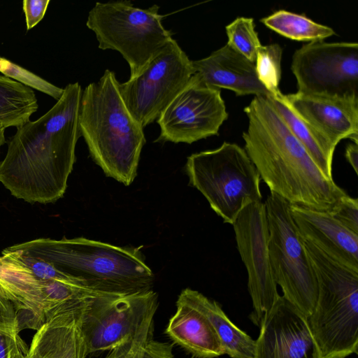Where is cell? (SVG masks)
Listing matches in <instances>:
<instances>
[{
    "label": "cell",
    "mask_w": 358,
    "mask_h": 358,
    "mask_svg": "<svg viewBox=\"0 0 358 358\" xmlns=\"http://www.w3.org/2000/svg\"><path fill=\"white\" fill-rule=\"evenodd\" d=\"M83 90L69 83L57 103L17 128L0 162V183L17 199L47 204L61 199L76 162Z\"/></svg>",
    "instance_id": "6da1fadb"
},
{
    "label": "cell",
    "mask_w": 358,
    "mask_h": 358,
    "mask_svg": "<svg viewBox=\"0 0 358 358\" xmlns=\"http://www.w3.org/2000/svg\"><path fill=\"white\" fill-rule=\"evenodd\" d=\"M244 112V149L270 193L290 204L324 211L348 194L322 173L266 96H255Z\"/></svg>",
    "instance_id": "7a4b0ae2"
},
{
    "label": "cell",
    "mask_w": 358,
    "mask_h": 358,
    "mask_svg": "<svg viewBox=\"0 0 358 358\" xmlns=\"http://www.w3.org/2000/svg\"><path fill=\"white\" fill-rule=\"evenodd\" d=\"M39 258L92 291L129 295L152 289L155 275L138 248L85 238H41L8 247Z\"/></svg>",
    "instance_id": "3957f363"
},
{
    "label": "cell",
    "mask_w": 358,
    "mask_h": 358,
    "mask_svg": "<svg viewBox=\"0 0 358 358\" xmlns=\"http://www.w3.org/2000/svg\"><path fill=\"white\" fill-rule=\"evenodd\" d=\"M119 83L115 72L106 69L83 90L79 126L96 164L127 186L136 176L145 138L120 95Z\"/></svg>",
    "instance_id": "277c9868"
},
{
    "label": "cell",
    "mask_w": 358,
    "mask_h": 358,
    "mask_svg": "<svg viewBox=\"0 0 358 358\" xmlns=\"http://www.w3.org/2000/svg\"><path fill=\"white\" fill-rule=\"evenodd\" d=\"M303 241L318 286L315 308L307 317L322 358L358 352V271L346 267Z\"/></svg>",
    "instance_id": "5b68a950"
},
{
    "label": "cell",
    "mask_w": 358,
    "mask_h": 358,
    "mask_svg": "<svg viewBox=\"0 0 358 358\" xmlns=\"http://www.w3.org/2000/svg\"><path fill=\"white\" fill-rule=\"evenodd\" d=\"M189 185L206 199L224 223L232 224L248 204L261 201L260 176L244 148L224 142L219 148L189 156Z\"/></svg>",
    "instance_id": "8992f818"
},
{
    "label": "cell",
    "mask_w": 358,
    "mask_h": 358,
    "mask_svg": "<svg viewBox=\"0 0 358 358\" xmlns=\"http://www.w3.org/2000/svg\"><path fill=\"white\" fill-rule=\"evenodd\" d=\"M156 4L141 8L130 1L96 2L86 25L94 33L100 49L121 54L129 64V78H134L173 38Z\"/></svg>",
    "instance_id": "52a82bcc"
},
{
    "label": "cell",
    "mask_w": 358,
    "mask_h": 358,
    "mask_svg": "<svg viewBox=\"0 0 358 358\" xmlns=\"http://www.w3.org/2000/svg\"><path fill=\"white\" fill-rule=\"evenodd\" d=\"M269 231L268 252L282 296L308 317L318 294L317 278L290 213V203L270 193L265 202Z\"/></svg>",
    "instance_id": "ba28073f"
},
{
    "label": "cell",
    "mask_w": 358,
    "mask_h": 358,
    "mask_svg": "<svg viewBox=\"0 0 358 358\" xmlns=\"http://www.w3.org/2000/svg\"><path fill=\"white\" fill-rule=\"evenodd\" d=\"M194 74L192 60L172 38L138 76L119 83L130 113L144 129L164 110Z\"/></svg>",
    "instance_id": "9c48e42d"
},
{
    "label": "cell",
    "mask_w": 358,
    "mask_h": 358,
    "mask_svg": "<svg viewBox=\"0 0 358 358\" xmlns=\"http://www.w3.org/2000/svg\"><path fill=\"white\" fill-rule=\"evenodd\" d=\"M158 307L153 290L129 295L103 294L91 299L82 311L79 328L87 355L110 350L136 336Z\"/></svg>",
    "instance_id": "30bf717a"
},
{
    "label": "cell",
    "mask_w": 358,
    "mask_h": 358,
    "mask_svg": "<svg viewBox=\"0 0 358 358\" xmlns=\"http://www.w3.org/2000/svg\"><path fill=\"white\" fill-rule=\"evenodd\" d=\"M291 70L299 93L358 99L357 43H308L294 52Z\"/></svg>",
    "instance_id": "8fae6325"
},
{
    "label": "cell",
    "mask_w": 358,
    "mask_h": 358,
    "mask_svg": "<svg viewBox=\"0 0 358 358\" xmlns=\"http://www.w3.org/2000/svg\"><path fill=\"white\" fill-rule=\"evenodd\" d=\"M227 118L220 90L194 74L157 120L160 134L155 142L191 144L217 136Z\"/></svg>",
    "instance_id": "7c38bea8"
},
{
    "label": "cell",
    "mask_w": 358,
    "mask_h": 358,
    "mask_svg": "<svg viewBox=\"0 0 358 358\" xmlns=\"http://www.w3.org/2000/svg\"><path fill=\"white\" fill-rule=\"evenodd\" d=\"M235 239L248 273V288L258 326L280 296L275 281L268 252L269 231L265 203L246 206L233 224Z\"/></svg>",
    "instance_id": "4fadbf2b"
},
{
    "label": "cell",
    "mask_w": 358,
    "mask_h": 358,
    "mask_svg": "<svg viewBox=\"0 0 358 358\" xmlns=\"http://www.w3.org/2000/svg\"><path fill=\"white\" fill-rule=\"evenodd\" d=\"M259 327L255 358H322L307 317L282 296Z\"/></svg>",
    "instance_id": "5bb4252c"
},
{
    "label": "cell",
    "mask_w": 358,
    "mask_h": 358,
    "mask_svg": "<svg viewBox=\"0 0 358 358\" xmlns=\"http://www.w3.org/2000/svg\"><path fill=\"white\" fill-rule=\"evenodd\" d=\"M289 106L334 146L344 138L358 144V99L299 92L285 94Z\"/></svg>",
    "instance_id": "9a60e30c"
},
{
    "label": "cell",
    "mask_w": 358,
    "mask_h": 358,
    "mask_svg": "<svg viewBox=\"0 0 358 358\" xmlns=\"http://www.w3.org/2000/svg\"><path fill=\"white\" fill-rule=\"evenodd\" d=\"M290 213L301 239L334 261L358 271V234L328 211L290 204Z\"/></svg>",
    "instance_id": "2e32d148"
},
{
    "label": "cell",
    "mask_w": 358,
    "mask_h": 358,
    "mask_svg": "<svg viewBox=\"0 0 358 358\" xmlns=\"http://www.w3.org/2000/svg\"><path fill=\"white\" fill-rule=\"evenodd\" d=\"M192 63L194 74L208 86L233 91L236 96L270 94L258 79L255 64L227 44Z\"/></svg>",
    "instance_id": "e0dca14e"
},
{
    "label": "cell",
    "mask_w": 358,
    "mask_h": 358,
    "mask_svg": "<svg viewBox=\"0 0 358 358\" xmlns=\"http://www.w3.org/2000/svg\"><path fill=\"white\" fill-rule=\"evenodd\" d=\"M0 286L17 312L18 331L38 330L45 322L39 280L12 252L0 256Z\"/></svg>",
    "instance_id": "ac0fdd59"
},
{
    "label": "cell",
    "mask_w": 358,
    "mask_h": 358,
    "mask_svg": "<svg viewBox=\"0 0 358 358\" xmlns=\"http://www.w3.org/2000/svg\"><path fill=\"white\" fill-rule=\"evenodd\" d=\"M176 307L165 331L174 343L196 358H215L224 355L213 327L200 311L178 298Z\"/></svg>",
    "instance_id": "d6986e66"
},
{
    "label": "cell",
    "mask_w": 358,
    "mask_h": 358,
    "mask_svg": "<svg viewBox=\"0 0 358 358\" xmlns=\"http://www.w3.org/2000/svg\"><path fill=\"white\" fill-rule=\"evenodd\" d=\"M178 299L197 309L208 319L224 354L231 358H255V341L230 320L217 302L190 288L183 289Z\"/></svg>",
    "instance_id": "ffe728a7"
},
{
    "label": "cell",
    "mask_w": 358,
    "mask_h": 358,
    "mask_svg": "<svg viewBox=\"0 0 358 358\" xmlns=\"http://www.w3.org/2000/svg\"><path fill=\"white\" fill-rule=\"evenodd\" d=\"M292 134L306 149L322 173L332 178V162L336 147L301 117L288 104L280 91L266 96Z\"/></svg>",
    "instance_id": "44dd1931"
},
{
    "label": "cell",
    "mask_w": 358,
    "mask_h": 358,
    "mask_svg": "<svg viewBox=\"0 0 358 358\" xmlns=\"http://www.w3.org/2000/svg\"><path fill=\"white\" fill-rule=\"evenodd\" d=\"M38 104L34 91L0 75V128H18L30 120Z\"/></svg>",
    "instance_id": "7402d4cb"
},
{
    "label": "cell",
    "mask_w": 358,
    "mask_h": 358,
    "mask_svg": "<svg viewBox=\"0 0 358 358\" xmlns=\"http://www.w3.org/2000/svg\"><path fill=\"white\" fill-rule=\"evenodd\" d=\"M89 301L76 309L46 321L36 330L26 358H60L71 325Z\"/></svg>",
    "instance_id": "603a6c76"
},
{
    "label": "cell",
    "mask_w": 358,
    "mask_h": 358,
    "mask_svg": "<svg viewBox=\"0 0 358 358\" xmlns=\"http://www.w3.org/2000/svg\"><path fill=\"white\" fill-rule=\"evenodd\" d=\"M45 322L53 317L76 309L92 298L103 295L69 280H39Z\"/></svg>",
    "instance_id": "cb8c5ba5"
},
{
    "label": "cell",
    "mask_w": 358,
    "mask_h": 358,
    "mask_svg": "<svg viewBox=\"0 0 358 358\" xmlns=\"http://www.w3.org/2000/svg\"><path fill=\"white\" fill-rule=\"evenodd\" d=\"M260 22L276 33L298 41H324L335 34L334 29L328 26L285 10H278L262 18Z\"/></svg>",
    "instance_id": "d4e9b609"
},
{
    "label": "cell",
    "mask_w": 358,
    "mask_h": 358,
    "mask_svg": "<svg viewBox=\"0 0 358 358\" xmlns=\"http://www.w3.org/2000/svg\"><path fill=\"white\" fill-rule=\"evenodd\" d=\"M255 27L253 18L238 17L225 27L227 44L254 63L261 45Z\"/></svg>",
    "instance_id": "484cf974"
},
{
    "label": "cell",
    "mask_w": 358,
    "mask_h": 358,
    "mask_svg": "<svg viewBox=\"0 0 358 358\" xmlns=\"http://www.w3.org/2000/svg\"><path fill=\"white\" fill-rule=\"evenodd\" d=\"M282 54L278 43L261 45L257 52L255 64L258 79L271 94L280 91Z\"/></svg>",
    "instance_id": "4316f807"
},
{
    "label": "cell",
    "mask_w": 358,
    "mask_h": 358,
    "mask_svg": "<svg viewBox=\"0 0 358 358\" xmlns=\"http://www.w3.org/2000/svg\"><path fill=\"white\" fill-rule=\"evenodd\" d=\"M0 73L26 87L41 92L58 101L64 88L59 87L10 60L0 56Z\"/></svg>",
    "instance_id": "83f0119b"
},
{
    "label": "cell",
    "mask_w": 358,
    "mask_h": 358,
    "mask_svg": "<svg viewBox=\"0 0 358 358\" xmlns=\"http://www.w3.org/2000/svg\"><path fill=\"white\" fill-rule=\"evenodd\" d=\"M154 320L148 322L134 336L109 350L104 358H141L145 343L152 338Z\"/></svg>",
    "instance_id": "f1b7e54d"
},
{
    "label": "cell",
    "mask_w": 358,
    "mask_h": 358,
    "mask_svg": "<svg viewBox=\"0 0 358 358\" xmlns=\"http://www.w3.org/2000/svg\"><path fill=\"white\" fill-rule=\"evenodd\" d=\"M337 221L358 234V201L348 194L341 198L328 211Z\"/></svg>",
    "instance_id": "f546056e"
},
{
    "label": "cell",
    "mask_w": 358,
    "mask_h": 358,
    "mask_svg": "<svg viewBox=\"0 0 358 358\" xmlns=\"http://www.w3.org/2000/svg\"><path fill=\"white\" fill-rule=\"evenodd\" d=\"M0 331L12 337L19 335L17 310L0 286Z\"/></svg>",
    "instance_id": "4dcf8cb0"
},
{
    "label": "cell",
    "mask_w": 358,
    "mask_h": 358,
    "mask_svg": "<svg viewBox=\"0 0 358 358\" xmlns=\"http://www.w3.org/2000/svg\"><path fill=\"white\" fill-rule=\"evenodd\" d=\"M82 311L71 325L64 351L60 358H85L87 355L79 328V320Z\"/></svg>",
    "instance_id": "1f68e13d"
},
{
    "label": "cell",
    "mask_w": 358,
    "mask_h": 358,
    "mask_svg": "<svg viewBox=\"0 0 358 358\" xmlns=\"http://www.w3.org/2000/svg\"><path fill=\"white\" fill-rule=\"evenodd\" d=\"M50 0H24L22 10L25 16L27 30H30L44 17Z\"/></svg>",
    "instance_id": "d6a6232c"
},
{
    "label": "cell",
    "mask_w": 358,
    "mask_h": 358,
    "mask_svg": "<svg viewBox=\"0 0 358 358\" xmlns=\"http://www.w3.org/2000/svg\"><path fill=\"white\" fill-rule=\"evenodd\" d=\"M173 344L154 341L152 338L145 343L141 358H174Z\"/></svg>",
    "instance_id": "836d02e7"
},
{
    "label": "cell",
    "mask_w": 358,
    "mask_h": 358,
    "mask_svg": "<svg viewBox=\"0 0 358 358\" xmlns=\"http://www.w3.org/2000/svg\"><path fill=\"white\" fill-rule=\"evenodd\" d=\"M19 336L12 337L0 331V358H9L10 350Z\"/></svg>",
    "instance_id": "e575fe53"
},
{
    "label": "cell",
    "mask_w": 358,
    "mask_h": 358,
    "mask_svg": "<svg viewBox=\"0 0 358 358\" xmlns=\"http://www.w3.org/2000/svg\"><path fill=\"white\" fill-rule=\"evenodd\" d=\"M345 157L348 162L352 167L355 173L357 175L358 144L353 142L352 143H349L345 148Z\"/></svg>",
    "instance_id": "d590c367"
},
{
    "label": "cell",
    "mask_w": 358,
    "mask_h": 358,
    "mask_svg": "<svg viewBox=\"0 0 358 358\" xmlns=\"http://www.w3.org/2000/svg\"><path fill=\"white\" fill-rule=\"evenodd\" d=\"M28 348L20 336L12 347L9 358H26Z\"/></svg>",
    "instance_id": "8d00e7d4"
},
{
    "label": "cell",
    "mask_w": 358,
    "mask_h": 358,
    "mask_svg": "<svg viewBox=\"0 0 358 358\" xmlns=\"http://www.w3.org/2000/svg\"><path fill=\"white\" fill-rule=\"evenodd\" d=\"M6 143L5 129L0 128V148Z\"/></svg>",
    "instance_id": "74e56055"
}]
</instances>
